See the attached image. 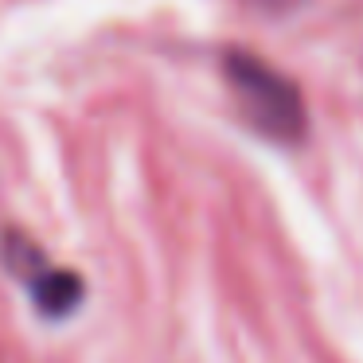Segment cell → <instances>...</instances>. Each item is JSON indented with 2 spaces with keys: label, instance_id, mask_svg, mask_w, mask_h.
<instances>
[{
  "label": "cell",
  "instance_id": "cell-1",
  "mask_svg": "<svg viewBox=\"0 0 363 363\" xmlns=\"http://www.w3.org/2000/svg\"><path fill=\"white\" fill-rule=\"evenodd\" d=\"M223 74L227 86L235 94L242 118L258 129L262 137L281 145H297L308 133V113L301 90L285 79L277 67H269L266 59H258L254 51L230 48L223 55Z\"/></svg>",
  "mask_w": 363,
  "mask_h": 363
},
{
  "label": "cell",
  "instance_id": "cell-2",
  "mask_svg": "<svg viewBox=\"0 0 363 363\" xmlns=\"http://www.w3.org/2000/svg\"><path fill=\"white\" fill-rule=\"evenodd\" d=\"M28 285H32V301L43 316H67L82 301V277L71 274V269H59V266L35 269L28 277Z\"/></svg>",
  "mask_w": 363,
  "mask_h": 363
}]
</instances>
